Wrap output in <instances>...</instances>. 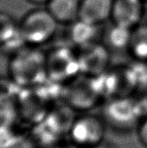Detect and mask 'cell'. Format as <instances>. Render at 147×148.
<instances>
[{
	"mask_svg": "<svg viewBox=\"0 0 147 148\" xmlns=\"http://www.w3.org/2000/svg\"><path fill=\"white\" fill-rule=\"evenodd\" d=\"M133 29L122 25L113 24L107 31L106 41L108 48L116 50L128 49Z\"/></svg>",
	"mask_w": 147,
	"mask_h": 148,
	"instance_id": "cell-14",
	"label": "cell"
},
{
	"mask_svg": "<svg viewBox=\"0 0 147 148\" xmlns=\"http://www.w3.org/2000/svg\"><path fill=\"white\" fill-rule=\"evenodd\" d=\"M96 35V24L79 18L71 23V27L69 29V38L70 41L79 48L94 42Z\"/></svg>",
	"mask_w": 147,
	"mask_h": 148,
	"instance_id": "cell-12",
	"label": "cell"
},
{
	"mask_svg": "<svg viewBox=\"0 0 147 148\" xmlns=\"http://www.w3.org/2000/svg\"><path fill=\"white\" fill-rule=\"evenodd\" d=\"M46 74L48 81L65 85L81 74L77 53L66 47L51 49L46 54Z\"/></svg>",
	"mask_w": 147,
	"mask_h": 148,
	"instance_id": "cell-5",
	"label": "cell"
},
{
	"mask_svg": "<svg viewBox=\"0 0 147 148\" xmlns=\"http://www.w3.org/2000/svg\"><path fill=\"white\" fill-rule=\"evenodd\" d=\"M0 148H4V145H3V143H2L1 141H0Z\"/></svg>",
	"mask_w": 147,
	"mask_h": 148,
	"instance_id": "cell-20",
	"label": "cell"
},
{
	"mask_svg": "<svg viewBox=\"0 0 147 148\" xmlns=\"http://www.w3.org/2000/svg\"><path fill=\"white\" fill-rule=\"evenodd\" d=\"M46 4L58 23H72L79 18V0H49Z\"/></svg>",
	"mask_w": 147,
	"mask_h": 148,
	"instance_id": "cell-11",
	"label": "cell"
},
{
	"mask_svg": "<svg viewBox=\"0 0 147 148\" xmlns=\"http://www.w3.org/2000/svg\"><path fill=\"white\" fill-rule=\"evenodd\" d=\"M113 0H80L79 19L98 25L112 16Z\"/></svg>",
	"mask_w": 147,
	"mask_h": 148,
	"instance_id": "cell-9",
	"label": "cell"
},
{
	"mask_svg": "<svg viewBox=\"0 0 147 148\" xmlns=\"http://www.w3.org/2000/svg\"><path fill=\"white\" fill-rule=\"evenodd\" d=\"M3 145L4 148H37V144L32 136L22 134L11 135Z\"/></svg>",
	"mask_w": 147,
	"mask_h": 148,
	"instance_id": "cell-15",
	"label": "cell"
},
{
	"mask_svg": "<svg viewBox=\"0 0 147 148\" xmlns=\"http://www.w3.org/2000/svg\"><path fill=\"white\" fill-rule=\"evenodd\" d=\"M127 50L135 61L147 62V24H139L133 29Z\"/></svg>",
	"mask_w": 147,
	"mask_h": 148,
	"instance_id": "cell-13",
	"label": "cell"
},
{
	"mask_svg": "<svg viewBox=\"0 0 147 148\" xmlns=\"http://www.w3.org/2000/svg\"><path fill=\"white\" fill-rule=\"evenodd\" d=\"M51 148H81L80 147L73 144L72 142H68V143H60V144H57L55 145V147Z\"/></svg>",
	"mask_w": 147,
	"mask_h": 148,
	"instance_id": "cell-17",
	"label": "cell"
},
{
	"mask_svg": "<svg viewBox=\"0 0 147 148\" xmlns=\"http://www.w3.org/2000/svg\"><path fill=\"white\" fill-rule=\"evenodd\" d=\"M19 119L17 99L10 93L0 90V136L10 133Z\"/></svg>",
	"mask_w": 147,
	"mask_h": 148,
	"instance_id": "cell-10",
	"label": "cell"
},
{
	"mask_svg": "<svg viewBox=\"0 0 147 148\" xmlns=\"http://www.w3.org/2000/svg\"><path fill=\"white\" fill-rule=\"evenodd\" d=\"M27 1L35 4H43V3H47L49 0H27Z\"/></svg>",
	"mask_w": 147,
	"mask_h": 148,
	"instance_id": "cell-19",
	"label": "cell"
},
{
	"mask_svg": "<svg viewBox=\"0 0 147 148\" xmlns=\"http://www.w3.org/2000/svg\"><path fill=\"white\" fill-rule=\"evenodd\" d=\"M136 129L139 142L144 147L147 148V115L142 118Z\"/></svg>",
	"mask_w": 147,
	"mask_h": 148,
	"instance_id": "cell-16",
	"label": "cell"
},
{
	"mask_svg": "<svg viewBox=\"0 0 147 148\" xmlns=\"http://www.w3.org/2000/svg\"><path fill=\"white\" fill-rule=\"evenodd\" d=\"M0 83H1V75H0Z\"/></svg>",
	"mask_w": 147,
	"mask_h": 148,
	"instance_id": "cell-21",
	"label": "cell"
},
{
	"mask_svg": "<svg viewBox=\"0 0 147 148\" xmlns=\"http://www.w3.org/2000/svg\"><path fill=\"white\" fill-rule=\"evenodd\" d=\"M141 103L131 96L107 100L104 108L103 120L106 124L120 131L137 128L144 117Z\"/></svg>",
	"mask_w": 147,
	"mask_h": 148,
	"instance_id": "cell-2",
	"label": "cell"
},
{
	"mask_svg": "<svg viewBox=\"0 0 147 148\" xmlns=\"http://www.w3.org/2000/svg\"><path fill=\"white\" fill-rule=\"evenodd\" d=\"M8 74L10 81L22 88L39 87L48 81L46 53L36 46L22 47L12 53L8 64Z\"/></svg>",
	"mask_w": 147,
	"mask_h": 148,
	"instance_id": "cell-1",
	"label": "cell"
},
{
	"mask_svg": "<svg viewBox=\"0 0 147 148\" xmlns=\"http://www.w3.org/2000/svg\"><path fill=\"white\" fill-rule=\"evenodd\" d=\"M106 126L103 118L82 113L74 120L68 135L70 142L81 148H93L104 141Z\"/></svg>",
	"mask_w": 147,
	"mask_h": 148,
	"instance_id": "cell-6",
	"label": "cell"
},
{
	"mask_svg": "<svg viewBox=\"0 0 147 148\" xmlns=\"http://www.w3.org/2000/svg\"><path fill=\"white\" fill-rule=\"evenodd\" d=\"M143 10L142 0H113L111 18L115 24L134 29L142 18Z\"/></svg>",
	"mask_w": 147,
	"mask_h": 148,
	"instance_id": "cell-8",
	"label": "cell"
},
{
	"mask_svg": "<svg viewBox=\"0 0 147 148\" xmlns=\"http://www.w3.org/2000/svg\"><path fill=\"white\" fill-rule=\"evenodd\" d=\"M57 26L58 22L47 9L33 10L19 23L25 43L36 47L50 41L56 33Z\"/></svg>",
	"mask_w": 147,
	"mask_h": 148,
	"instance_id": "cell-4",
	"label": "cell"
},
{
	"mask_svg": "<svg viewBox=\"0 0 147 148\" xmlns=\"http://www.w3.org/2000/svg\"><path fill=\"white\" fill-rule=\"evenodd\" d=\"M93 148H117L116 146H114L113 144L110 143V142H106L105 140L103 142H101V144L95 146Z\"/></svg>",
	"mask_w": 147,
	"mask_h": 148,
	"instance_id": "cell-18",
	"label": "cell"
},
{
	"mask_svg": "<svg viewBox=\"0 0 147 148\" xmlns=\"http://www.w3.org/2000/svg\"><path fill=\"white\" fill-rule=\"evenodd\" d=\"M80 49L77 56L81 74L96 78L109 69L110 56L107 47L94 42L81 47Z\"/></svg>",
	"mask_w": 147,
	"mask_h": 148,
	"instance_id": "cell-7",
	"label": "cell"
},
{
	"mask_svg": "<svg viewBox=\"0 0 147 148\" xmlns=\"http://www.w3.org/2000/svg\"><path fill=\"white\" fill-rule=\"evenodd\" d=\"M65 102L73 110L87 113L95 107L103 98L98 87L96 78L82 74L63 86Z\"/></svg>",
	"mask_w": 147,
	"mask_h": 148,
	"instance_id": "cell-3",
	"label": "cell"
}]
</instances>
